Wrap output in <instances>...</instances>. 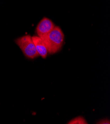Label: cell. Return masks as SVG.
I'll list each match as a JSON object with an SVG mask.
<instances>
[{"mask_svg":"<svg viewBox=\"0 0 110 124\" xmlns=\"http://www.w3.org/2000/svg\"><path fill=\"white\" fill-rule=\"evenodd\" d=\"M42 39L46 46L48 53L54 54L62 48L64 42V34L59 27L55 26L50 33Z\"/></svg>","mask_w":110,"mask_h":124,"instance_id":"obj_1","label":"cell"},{"mask_svg":"<svg viewBox=\"0 0 110 124\" xmlns=\"http://www.w3.org/2000/svg\"><path fill=\"white\" fill-rule=\"evenodd\" d=\"M15 43L26 57L34 59L39 56L30 35L19 37L15 40Z\"/></svg>","mask_w":110,"mask_h":124,"instance_id":"obj_2","label":"cell"},{"mask_svg":"<svg viewBox=\"0 0 110 124\" xmlns=\"http://www.w3.org/2000/svg\"><path fill=\"white\" fill-rule=\"evenodd\" d=\"M53 22L49 18L44 17L36 27V32L38 36L42 38L50 33L55 27Z\"/></svg>","mask_w":110,"mask_h":124,"instance_id":"obj_3","label":"cell"},{"mask_svg":"<svg viewBox=\"0 0 110 124\" xmlns=\"http://www.w3.org/2000/svg\"><path fill=\"white\" fill-rule=\"evenodd\" d=\"M32 39L39 56L43 58H45L47 57L48 52L44 41L38 36L32 37Z\"/></svg>","mask_w":110,"mask_h":124,"instance_id":"obj_4","label":"cell"},{"mask_svg":"<svg viewBox=\"0 0 110 124\" xmlns=\"http://www.w3.org/2000/svg\"><path fill=\"white\" fill-rule=\"evenodd\" d=\"M68 124H87L88 122L82 116H78L67 123Z\"/></svg>","mask_w":110,"mask_h":124,"instance_id":"obj_5","label":"cell"},{"mask_svg":"<svg viewBox=\"0 0 110 124\" xmlns=\"http://www.w3.org/2000/svg\"><path fill=\"white\" fill-rule=\"evenodd\" d=\"M97 124H110V120L108 119H102L98 122H97Z\"/></svg>","mask_w":110,"mask_h":124,"instance_id":"obj_6","label":"cell"}]
</instances>
